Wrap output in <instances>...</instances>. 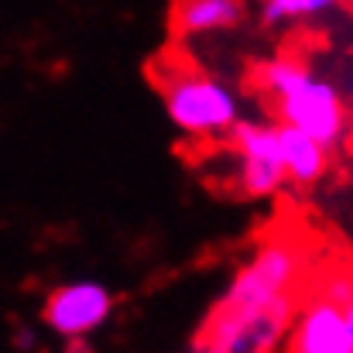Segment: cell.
I'll return each instance as SVG.
<instances>
[{
	"label": "cell",
	"mask_w": 353,
	"mask_h": 353,
	"mask_svg": "<svg viewBox=\"0 0 353 353\" xmlns=\"http://www.w3.org/2000/svg\"><path fill=\"white\" fill-rule=\"evenodd\" d=\"M343 309H347V326H350V340H353V299L343 305Z\"/></svg>",
	"instance_id": "cell-10"
},
{
	"label": "cell",
	"mask_w": 353,
	"mask_h": 353,
	"mask_svg": "<svg viewBox=\"0 0 353 353\" xmlns=\"http://www.w3.org/2000/svg\"><path fill=\"white\" fill-rule=\"evenodd\" d=\"M285 347L299 353H353L347 309L326 295H305Z\"/></svg>",
	"instance_id": "cell-6"
},
{
	"label": "cell",
	"mask_w": 353,
	"mask_h": 353,
	"mask_svg": "<svg viewBox=\"0 0 353 353\" xmlns=\"http://www.w3.org/2000/svg\"><path fill=\"white\" fill-rule=\"evenodd\" d=\"M340 0H264V21L271 24H285V21H302V17H312L326 7H333Z\"/></svg>",
	"instance_id": "cell-9"
},
{
	"label": "cell",
	"mask_w": 353,
	"mask_h": 353,
	"mask_svg": "<svg viewBox=\"0 0 353 353\" xmlns=\"http://www.w3.org/2000/svg\"><path fill=\"white\" fill-rule=\"evenodd\" d=\"M243 14H247L243 0H172L168 28L175 38L216 34V31L236 28Z\"/></svg>",
	"instance_id": "cell-7"
},
{
	"label": "cell",
	"mask_w": 353,
	"mask_h": 353,
	"mask_svg": "<svg viewBox=\"0 0 353 353\" xmlns=\"http://www.w3.org/2000/svg\"><path fill=\"white\" fill-rule=\"evenodd\" d=\"M278 141H281V161H285L292 185H302V189L316 185L330 172V148L316 141L312 134L292 123H278Z\"/></svg>",
	"instance_id": "cell-8"
},
{
	"label": "cell",
	"mask_w": 353,
	"mask_h": 353,
	"mask_svg": "<svg viewBox=\"0 0 353 353\" xmlns=\"http://www.w3.org/2000/svg\"><path fill=\"white\" fill-rule=\"evenodd\" d=\"M254 90H261L264 103L271 107L278 123H292L312 134L316 141H323L326 148H336L347 141L350 114H347L343 97L326 79L309 72L302 62L295 59L264 62L254 72Z\"/></svg>",
	"instance_id": "cell-2"
},
{
	"label": "cell",
	"mask_w": 353,
	"mask_h": 353,
	"mask_svg": "<svg viewBox=\"0 0 353 353\" xmlns=\"http://www.w3.org/2000/svg\"><path fill=\"white\" fill-rule=\"evenodd\" d=\"M154 86L161 90L172 123L196 141L230 137L240 123L234 93L175 52L154 59Z\"/></svg>",
	"instance_id": "cell-3"
},
{
	"label": "cell",
	"mask_w": 353,
	"mask_h": 353,
	"mask_svg": "<svg viewBox=\"0 0 353 353\" xmlns=\"http://www.w3.org/2000/svg\"><path fill=\"white\" fill-rule=\"evenodd\" d=\"M230 144L240 158L236 182L247 196H274L288 182V172L281 161L278 123H236Z\"/></svg>",
	"instance_id": "cell-4"
},
{
	"label": "cell",
	"mask_w": 353,
	"mask_h": 353,
	"mask_svg": "<svg viewBox=\"0 0 353 353\" xmlns=\"http://www.w3.org/2000/svg\"><path fill=\"white\" fill-rule=\"evenodd\" d=\"M110 312H114V295L97 281L62 285L45 299V323L69 343H79L83 336L97 333L110 319Z\"/></svg>",
	"instance_id": "cell-5"
},
{
	"label": "cell",
	"mask_w": 353,
	"mask_h": 353,
	"mask_svg": "<svg viewBox=\"0 0 353 353\" xmlns=\"http://www.w3.org/2000/svg\"><path fill=\"white\" fill-rule=\"evenodd\" d=\"M309 250L295 234H271L213 305L192 340V350L261 353L285 347L309 292Z\"/></svg>",
	"instance_id": "cell-1"
}]
</instances>
